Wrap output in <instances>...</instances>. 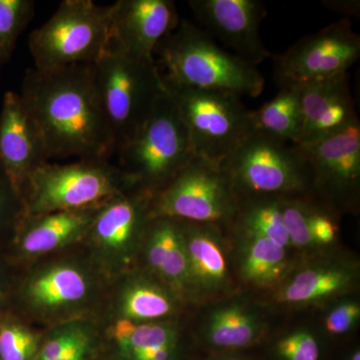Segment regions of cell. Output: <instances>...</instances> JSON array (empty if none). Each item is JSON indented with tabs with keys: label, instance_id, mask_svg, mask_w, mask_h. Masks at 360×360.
I'll return each instance as SVG.
<instances>
[{
	"label": "cell",
	"instance_id": "obj_21",
	"mask_svg": "<svg viewBox=\"0 0 360 360\" xmlns=\"http://www.w3.org/2000/svg\"><path fill=\"white\" fill-rule=\"evenodd\" d=\"M139 255L143 258L146 272L174 291L179 300L189 292L188 258L179 220L151 219Z\"/></svg>",
	"mask_w": 360,
	"mask_h": 360
},
{
	"label": "cell",
	"instance_id": "obj_36",
	"mask_svg": "<svg viewBox=\"0 0 360 360\" xmlns=\"http://www.w3.org/2000/svg\"><path fill=\"white\" fill-rule=\"evenodd\" d=\"M6 260L0 257V311L4 309V305L8 302L13 293L14 279L11 276Z\"/></svg>",
	"mask_w": 360,
	"mask_h": 360
},
{
	"label": "cell",
	"instance_id": "obj_1",
	"mask_svg": "<svg viewBox=\"0 0 360 360\" xmlns=\"http://www.w3.org/2000/svg\"><path fill=\"white\" fill-rule=\"evenodd\" d=\"M47 158L108 160L115 137L97 96L94 65L26 71L20 94Z\"/></svg>",
	"mask_w": 360,
	"mask_h": 360
},
{
	"label": "cell",
	"instance_id": "obj_2",
	"mask_svg": "<svg viewBox=\"0 0 360 360\" xmlns=\"http://www.w3.org/2000/svg\"><path fill=\"white\" fill-rule=\"evenodd\" d=\"M110 283L80 243L25 264L11 297L16 314L45 330L78 319L101 321Z\"/></svg>",
	"mask_w": 360,
	"mask_h": 360
},
{
	"label": "cell",
	"instance_id": "obj_12",
	"mask_svg": "<svg viewBox=\"0 0 360 360\" xmlns=\"http://www.w3.org/2000/svg\"><path fill=\"white\" fill-rule=\"evenodd\" d=\"M359 56V35L343 18L274 56V77L281 89L298 86L347 72Z\"/></svg>",
	"mask_w": 360,
	"mask_h": 360
},
{
	"label": "cell",
	"instance_id": "obj_33",
	"mask_svg": "<svg viewBox=\"0 0 360 360\" xmlns=\"http://www.w3.org/2000/svg\"><path fill=\"white\" fill-rule=\"evenodd\" d=\"M277 352L284 360H319V347L307 331H296L277 343Z\"/></svg>",
	"mask_w": 360,
	"mask_h": 360
},
{
	"label": "cell",
	"instance_id": "obj_9",
	"mask_svg": "<svg viewBox=\"0 0 360 360\" xmlns=\"http://www.w3.org/2000/svg\"><path fill=\"white\" fill-rule=\"evenodd\" d=\"M117 155L118 167L135 187L155 194L195 158L188 130L167 91L139 134Z\"/></svg>",
	"mask_w": 360,
	"mask_h": 360
},
{
	"label": "cell",
	"instance_id": "obj_11",
	"mask_svg": "<svg viewBox=\"0 0 360 360\" xmlns=\"http://www.w3.org/2000/svg\"><path fill=\"white\" fill-rule=\"evenodd\" d=\"M239 200L221 165L193 158L153 196L151 217L220 224L238 217Z\"/></svg>",
	"mask_w": 360,
	"mask_h": 360
},
{
	"label": "cell",
	"instance_id": "obj_14",
	"mask_svg": "<svg viewBox=\"0 0 360 360\" xmlns=\"http://www.w3.org/2000/svg\"><path fill=\"white\" fill-rule=\"evenodd\" d=\"M188 6L202 30L234 56L255 68L269 58L259 33L267 11L259 0H189Z\"/></svg>",
	"mask_w": 360,
	"mask_h": 360
},
{
	"label": "cell",
	"instance_id": "obj_5",
	"mask_svg": "<svg viewBox=\"0 0 360 360\" xmlns=\"http://www.w3.org/2000/svg\"><path fill=\"white\" fill-rule=\"evenodd\" d=\"M134 180L104 160H79L70 165L46 162L23 188L25 214L87 210L105 205L134 188Z\"/></svg>",
	"mask_w": 360,
	"mask_h": 360
},
{
	"label": "cell",
	"instance_id": "obj_13",
	"mask_svg": "<svg viewBox=\"0 0 360 360\" xmlns=\"http://www.w3.org/2000/svg\"><path fill=\"white\" fill-rule=\"evenodd\" d=\"M309 160L312 189L338 207H352L360 184V124L317 141L296 144Z\"/></svg>",
	"mask_w": 360,
	"mask_h": 360
},
{
	"label": "cell",
	"instance_id": "obj_6",
	"mask_svg": "<svg viewBox=\"0 0 360 360\" xmlns=\"http://www.w3.org/2000/svg\"><path fill=\"white\" fill-rule=\"evenodd\" d=\"M236 193L291 198L312 189L309 160L296 144L255 130L221 163Z\"/></svg>",
	"mask_w": 360,
	"mask_h": 360
},
{
	"label": "cell",
	"instance_id": "obj_29",
	"mask_svg": "<svg viewBox=\"0 0 360 360\" xmlns=\"http://www.w3.org/2000/svg\"><path fill=\"white\" fill-rule=\"evenodd\" d=\"M34 15L32 0H0V68L11 60L16 42Z\"/></svg>",
	"mask_w": 360,
	"mask_h": 360
},
{
	"label": "cell",
	"instance_id": "obj_17",
	"mask_svg": "<svg viewBox=\"0 0 360 360\" xmlns=\"http://www.w3.org/2000/svg\"><path fill=\"white\" fill-rule=\"evenodd\" d=\"M47 160L44 137L20 94L6 91L0 110V165L20 196L28 179Z\"/></svg>",
	"mask_w": 360,
	"mask_h": 360
},
{
	"label": "cell",
	"instance_id": "obj_3",
	"mask_svg": "<svg viewBox=\"0 0 360 360\" xmlns=\"http://www.w3.org/2000/svg\"><path fill=\"white\" fill-rule=\"evenodd\" d=\"M155 54L165 68L163 77L176 84L240 97H257L264 91V78L255 66L224 51L191 21L180 20Z\"/></svg>",
	"mask_w": 360,
	"mask_h": 360
},
{
	"label": "cell",
	"instance_id": "obj_24",
	"mask_svg": "<svg viewBox=\"0 0 360 360\" xmlns=\"http://www.w3.org/2000/svg\"><path fill=\"white\" fill-rule=\"evenodd\" d=\"M255 130L276 137L279 141L297 143L300 141L302 115L295 87H283L274 98L253 110Z\"/></svg>",
	"mask_w": 360,
	"mask_h": 360
},
{
	"label": "cell",
	"instance_id": "obj_20",
	"mask_svg": "<svg viewBox=\"0 0 360 360\" xmlns=\"http://www.w3.org/2000/svg\"><path fill=\"white\" fill-rule=\"evenodd\" d=\"M103 345L113 360H176L179 331L172 319L146 323L101 319Z\"/></svg>",
	"mask_w": 360,
	"mask_h": 360
},
{
	"label": "cell",
	"instance_id": "obj_32",
	"mask_svg": "<svg viewBox=\"0 0 360 360\" xmlns=\"http://www.w3.org/2000/svg\"><path fill=\"white\" fill-rule=\"evenodd\" d=\"M103 349L101 323L99 319H89L75 340L56 360H94Z\"/></svg>",
	"mask_w": 360,
	"mask_h": 360
},
{
	"label": "cell",
	"instance_id": "obj_4",
	"mask_svg": "<svg viewBox=\"0 0 360 360\" xmlns=\"http://www.w3.org/2000/svg\"><path fill=\"white\" fill-rule=\"evenodd\" d=\"M94 77L117 153L139 134L165 94L162 73L155 60H142L108 49L94 65Z\"/></svg>",
	"mask_w": 360,
	"mask_h": 360
},
{
	"label": "cell",
	"instance_id": "obj_37",
	"mask_svg": "<svg viewBox=\"0 0 360 360\" xmlns=\"http://www.w3.org/2000/svg\"><path fill=\"white\" fill-rule=\"evenodd\" d=\"M324 6L338 13L347 14L348 16L359 18L360 13V2L359 0H338V1H324Z\"/></svg>",
	"mask_w": 360,
	"mask_h": 360
},
{
	"label": "cell",
	"instance_id": "obj_39",
	"mask_svg": "<svg viewBox=\"0 0 360 360\" xmlns=\"http://www.w3.org/2000/svg\"><path fill=\"white\" fill-rule=\"evenodd\" d=\"M225 360H241V359H225Z\"/></svg>",
	"mask_w": 360,
	"mask_h": 360
},
{
	"label": "cell",
	"instance_id": "obj_16",
	"mask_svg": "<svg viewBox=\"0 0 360 360\" xmlns=\"http://www.w3.org/2000/svg\"><path fill=\"white\" fill-rule=\"evenodd\" d=\"M101 206L70 212L25 214L9 245L11 259L25 265L80 245Z\"/></svg>",
	"mask_w": 360,
	"mask_h": 360
},
{
	"label": "cell",
	"instance_id": "obj_19",
	"mask_svg": "<svg viewBox=\"0 0 360 360\" xmlns=\"http://www.w3.org/2000/svg\"><path fill=\"white\" fill-rule=\"evenodd\" d=\"M174 291L148 272L132 269L111 281L101 319H123L146 323L168 321L179 311Z\"/></svg>",
	"mask_w": 360,
	"mask_h": 360
},
{
	"label": "cell",
	"instance_id": "obj_30",
	"mask_svg": "<svg viewBox=\"0 0 360 360\" xmlns=\"http://www.w3.org/2000/svg\"><path fill=\"white\" fill-rule=\"evenodd\" d=\"M25 215L22 198L0 165V243L11 245Z\"/></svg>",
	"mask_w": 360,
	"mask_h": 360
},
{
	"label": "cell",
	"instance_id": "obj_34",
	"mask_svg": "<svg viewBox=\"0 0 360 360\" xmlns=\"http://www.w3.org/2000/svg\"><path fill=\"white\" fill-rule=\"evenodd\" d=\"M360 317L359 303L347 302L335 307L326 319V328L330 335H343L354 328Z\"/></svg>",
	"mask_w": 360,
	"mask_h": 360
},
{
	"label": "cell",
	"instance_id": "obj_15",
	"mask_svg": "<svg viewBox=\"0 0 360 360\" xmlns=\"http://www.w3.org/2000/svg\"><path fill=\"white\" fill-rule=\"evenodd\" d=\"M179 21L172 0H120L111 6L108 49L142 60H155L156 46Z\"/></svg>",
	"mask_w": 360,
	"mask_h": 360
},
{
	"label": "cell",
	"instance_id": "obj_35",
	"mask_svg": "<svg viewBox=\"0 0 360 360\" xmlns=\"http://www.w3.org/2000/svg\"><path fill=\"white\" fill-rule=\"evenodd\" d=\"M309 224L315 245H330L335 240L338 227L333 217L310 202Z\"/></svg>",
	"mask_w": 360,
	"mask_h": 360
},
{
	"label": "cell",
	"instance_id": "obj_31",
	"mask_svg": "<svg viewBox=\"0 0 360 360\" xmlns=\"http://www.w3.org/2000/svg\"><path fill=\"white\" fill-rule=\"evenodd\" d=\"M281 206L290 245L297 248L314 245L309 224V201L302 198H281Z\"/></svg>",
	"mask_w": 360,
	"mask_h": 360
},
{
	"label": "cell",
	"instance_id": "obj_18",
	"mask_svg": "<svg viewBox=\"0 0 360 360\" xmlns=\"http://www.w3.org/2000/svg\"><path fill=\"white\" fill-rule=\"evenodd\" d=\"M293 87L297 89L302 115L296 144L317 141L359 122L348 72Z\"/></svg>",
	"mask_w": 360,
	"mask_h": 360
},
{
	"label": "cell",
	"instance_id": "obj_27",
	"mask_svg": "<svg viewBox=\"0 0 360 360\" xmlns=\"http://www.w3.org/2000/svg\"><path fill=\"white\" fill-rule=\"evenodd\" d=\"M260 333L257 317L238 305L213 312L208 321L206 338L215 347L240 348L251 345Z\"/></svg>",
	"mask_w": 360,
	"mask_h": 360
},
{
	"label": "cell",
	"instance_id": "obj_7",
	"mask_svg": "<svg viewBox=\"0 0 360 360\" xmlns=\"http://www.w3.org/2000/svg\"><path fill=\"white\" fill-rule=\"evenodd\" d=\"M111 6L92 0H65L28 39L35 70L96 65L108 51Z\"/></svg>",
	"mask_w": 360,
	"mask_h": 360
},
{
	"label": "cell",
	"instance_id": "obj_10",
	"mask_svg": "<svg viewBox=\"0 0 360 360\" xmlns=\"http://www.w3.org/2000/svg\"><path fill=\"white\" fill-rule=\"evenodd\" d=\"M155 193L134 187L101 206L82 245L110 281L134 269Z\"/></svg>",
	"mask_w": 360,
	"mask_h": 360
},
{
	"label": "cell",
	"instance_id": "obj_23",
	"mask_svg": "<svg viewBox=\"0 0 360 360\" xmlns=\"http://www.w3.org/2000/svg\"><path fill=\"white\" fill-rule=\"evenodd\" d=\"M352 272L342 267H315L298 272L277 293L281 302L300 304L333 297L352 285Z\"/></svg>",
	"mask_w": 360,
	"mask_h": 360
},
{
	"label": "cell",
	"instance_id": "obj_22",
	"mask_svg": "<svg viewBox=\"0 0 360 360\" xmlns=\"http://www.w3.org/2000/svg\"><path fill=\"white\" fill-rule=\"evenodd\" d=\"M179 221L188 258L191 290H220L227 281V264L215 224Z\"/></svg>",
	"mask_w": 360,
	"mask_h": 360
},
{
	"label": "cell",
	"instance_id": "obj_8",
	"mask_svg": "<svg viewBox=\"0 0 360 360\" xmlns=\"http://www.w3.org/2000/svg\"><path fill=\"white\" fill-rule=\"evenodd\" d=\"M163 82L188 130L198 158L221 165L255 131L253 110L246 108L240 96L193 89L165 77Z\"/></svg>",
	"mask_w": 360,
	"mask_h": 360
},
{
	"label": "cell",
	"instance_id": "obj_25",
	"mask_svg": "<svg viewBox=\"0 0 360 360\" xmlns=\"http://www.w3.org/2000/svg\"><path fill=\"white\" fill-rule=\"evenodd\" d=\"M236 217L241 231L269 239L285 250L291 245L281 213V198H248L245 203L239 202Z\"/></svg>",
	"mask_w": 360,
	"mask_h": 360
},
{
	"label": "cell",
	"instance_id": "obj_26",
	"mask_svg": "<svg viewBox=\"0 0 360 360\" xmlns=\"http://www.w3.org/2000/svg\"><path fill=\"white\" fill-rule=\"evenodd\" d=\"M243 233L248 245L241 262L243 278L259 286L276 283L288 269L285 248L262 236Z\"/></svg>",
	"mask_w": 360,
	"mask_h": 360
},
{
	"label": "cell",
	"instance_id": "obj_38",
	"mask_svg": "<svg viewBox=\"0 0 360 360\" xmlns=\"http://www.w3.org/2000/svg\"><path fill=\"white\" fill-rule=\"evenodd\" d=\"M349 360H360L359 350H355L354 354H352V356H350Z\"/></svg>",
	"mask_w": 360,
	"mask_h": 360
},
{
	"label": "cell",
	"instance_id": "obj_28",
	"mask_svg": "<svg viewBox=\"0 0 360 360\" xmlns=\"http://www.w3.org/2000/svg\"><path fill=\"white\" fill-rule=\"evenodd\" d=\"M44 331L16 314L0 311V360H33Z\"/></svg>",
	"mask_w": 360,
	"mask_h": 360
}]
</instances>
